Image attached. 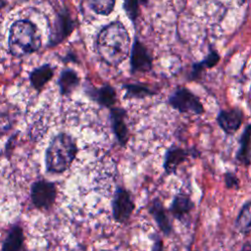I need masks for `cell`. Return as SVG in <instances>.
Instances as JSON below:
<instances>
[{
  "mask_svg": "<svg viewBox=\"0 0 251 251\" xmlns=\"http://www.w3.org/2000/svg\"><path fill=\"white\" fill-rule=\"evenodd\" d=\"M4 3H5V1H4V0H0V9L4 6Z\"/></svg>",
  "mask_w": 251,
  "mask_h": 251,
  "instance_id": "obj_30",
  "label": "cell"
},
{
  "mask_svg": "<svg viewBox=\"0 0 251 251\" xmlns=\"http://www.w3.org/2000/svg\"><path fill=\"white\" fill-rule=\"evenodd\" d=\"M236 228L244 233L251 231V202L246 203L240 210L236 222Z\"/></svg>",
  "mask_w": 251,
  "mask_h": 251,
  "instance_id": "obj_19",
  "label": "cell"
},
{
  "mask_svg": "<svg viewBox=\"0 0 251 251\" xmlns=\"http://www.w3.org/2000/svg\"><path fill=\"white\" fill-rule=\"evenodd\" d=\"M24 231L20 225L11 226L2 244V251H20L23 247Z\"/></svg>",
  "mask_w": 251,
  "mask_h": 251,
  "instance_id": "obj_14",
  "label": "cell"
},
{
  "mask_svg": "<svg viewBox=\"0 0 251 251\" xmlns=\"http://www.w3.org/2000/svg\"><path fill=\"white\" fill-rule=\"evenodd\" d=\"M198 151L195 148L183 149L180 147H171L165 155L164 169L167 174H175L178 165L183 163L189 156L196 157Z\"/></svg>",
  "mask_w": 251,
  "mask_h": 251,
  "instance_id": "obj_9",
  "label": "cell"
},
{
  "mask_svg": "<svg viewBox=\"0 0 251 251\" xmlns=\"http://www.w3.org/2000/svg\"><path fill=\"white\" fill-rule=\"evenodd\" d=\"M239 144L236 159L240 163L248 166L251 162V124L244 128Z\"/></svg>",
  "mask_w": 251,
  "mask_h": 251,
  "instance_id": "obj_15",
  "label": "cell"
},
{
  "mask_svg": "<svg viewBox=\"0 0 251 251\" xmlns=\"http://www.w3.org/2000/svg\"><path fill=\"white\" fill-rule=\"evenodd\" d=\"M149 212L155 219L160 229L166 234L169 235L172 232V224L169 220V217L166 213V210L159 199H154L149 207Z\"/></svg>",
  "mask_w": 251,
  "mask_h": 251,
  "instance_id": "obj_11",
  "label": "cell"
},
{
  "mask_svg": "<svg viewBox=\"0 0 251 251\" xmlns=\"http://www.w3.org/2000/svg\"><path fill=\"white\" fill-rule=\"evenodd\" d=\"M130 66L133 73H146L152 69V57L137 38H135L131 49Z\"/></svg>",
  "mask_w": 251,
  "mask_h": 251,
  "instance_id": "obj_7",
  "label": "cell"
},
{
  "mask_svg": "<svg viewBox=\"0 0 251 251\" xmlns=\"http://www.w3.org/2000/svg\"><path fill=\"white\" fill-rule=\"evenodd\" d=\"M73 29V21L66 11L58 15L54 28L52 30V41L55 43L63 40Z\"/></svg>",
  "mask_w": 251,
  "mask_h": 251,
  "instance_id": "obj_12",
  "label": "cell"
},
{
  "mask_svg": "<svg viewBox=\"0 0 251 251\" xmlns=\"http://www.w3.org/2000/svg\"><path fill=\"white\" fill-rule=\"evenodd\" d=\"M193 208V203L187 195H176L172 203L171 212L176 219H181Z\"/></svg>",
  "mask_w": 251,
  "mask_h": 251,
  "instance_id": "obj_17",
  "label": "cell"
},
{
  "mask_svg": "<svg viewBox=\"0 0 251 251\" xmlns=\"http://www.w3.org/2000/svg\"><path fill=\"white\" fill-rule=\"evenodd\" d=\"M9 49L15 57H23L36 51L41 44L36 26L29 21L15 22L9 32Z\"/></svg>",
  "mask_w": 251,
  "mask_h": 251,
  "instance_id": "obj_3",
  "label": "cell"
},
{
  "mask_svg": "<svg viewBox=\"0 0 251 251\" xmlns=\"http://www.w3.org/2000/svg\"><path fill=\"white\" fill-rule=\"evenodd\" d=\"M112 123L114 132L122 145H125L128 139V130L125 121L126 113L122 109L115 108L112 110Z\"/></svg>",
  "mask_w": 251,
  "mask_h": 251,
  "instance_id": "obj_13",
  "label": "cell"
},
{
  "mask_svg": "<svg viewBox=\"0 0 251 251\" xmlns=\"http://www.w3.org/2000/svg\"><path fill=\"white\" fill-rule=\"evenodd\" d=\"M219 62H220V54L216 50L210 49L209 54L202 61L196 62L191 66V71L188 75V79L191 81L197 80L202 76L203 73L206 70L215 67Z\"/></svg>",
  "mask_w": 251,
  "mask_h": 251,
  "instance_id": "obj_10",
  "label": "cell"
},
{
  "mask_svg": "<svg viewBox=\"0 0 251 251\" xmlns=\"http://www.w3.org/2000/svg\"><path fill=\"white\" fill-rule=\"evenodd\" d=\"M93 97L96 98L97 102L103 106H113L116 101L115 89L109 85H105L99 89H95Z\"/></svg>",
  "mask_w": 251,
  "mask_h": 251,
  "instance_id": "obj_20",
  "label": "cell"
},
{
  "mask_svg": "<svg viewBox=\"0 0 251 251\" xmlns=\"http://www.w3.org/2000/svg\"><path fill=\"white\" fill-rule=\"evenodd\" d=\"M225 180H226V184L228 188L230 187H236L238 185V179L235 176V175L231 174V173H226L225 176Z\"/></svg>",
  "mask_w": 251,
  "mask_h": 251,
  "instance_id": "obj_25",
  "label": "cell"
},
{
  "mask_svg": "<svg viewBox=\"0 0 251 251\" xmlns=\"http://www.w3.org/2000/svg\"><path fill=\"white\" fill-rule=\"evenodd\" d=\"M130 39L125 25L114 22L104 26L97 37V50L108 65L116 67L128 55Z\"/></svg>",
  "mask_w": 251,
  "mask_h": 251,
  "instance_id": "obj_1",
  "label": "cell"
},
{
  "mask_svg": "<svg viewBox=\"0 0 251 251\" xmlns=\"http://www.w3.org/2000/svg\"><path fill=\"white\" fill-rule=\"evenodd\" d=\"M76 154L74 138L67 133L56 135L45 153L46 170L52 174H61L70 168Z\"/></svg>",
  "mask_w": 251,
  "mask_h": 251,
  "instance_id": "obj_2",
  "label": "cell"
},
{
  "mask_svg": "<svg viewBox=\"0 0 251 251\" xmlns=\"http://www.w3.org/2000/svg\"><path fill=\"white\" fill-rule=\"evenodd\" d=\"M152 251H163V242L161 238L156 234L154 236V244H153Z\"/></svg>",
  "mask_w": 251,
  "mask_h": 251,
  "instance_id": "obj_26",
  "label": "cell"
},
{
  "mask_svg": "<svg viewBox=\"0 0 251 251\" xmlns=\"http://www.w3.org/2000/svg\"><path fill=\"white\" fill-rule=\"evenodd\" d=\"M241 251H251V244H250V243H246V244L242 247Z\"/></svg>",
  "mask_w": 251,
  "mask_h": 251,
  "instance_id": "obj_27",
  "label": "cell"
},
{
  "mask_svg": "<svg viewBox=\"0 0 251 251\" xmlns=\"http://www.w3.org/2000/svg\"><path fill=\"white\" fill-rule=\"evenodd\" d=\"M138 3L139 0H125V9L131 21H135L138 15Z\"/></svg>",
  "mask_w": 251,
  "mask_h": 251,
  "instance_id": "obj_23",
  "label": "cell"
},
{
  "mask_svg": "<svg viewBox=\"0 0 251 251\" xmlns=\"http://www.w3.org/2000/svg\"><path fill=\"white\" fill-rule=\"evenodd\" d=\"M246 1H247V0H237V2H238V4H239V5L244 4Z\"/></svg>",
  "mask_w": 251,
  "mask_h": 251,
  "instance_id": "obj_29",
  "label": "cell"
},
{
  "mask_svg": "<svg viewBox=\"0 0 251 251\" xmlns=\"http://www.w3.org/2000/svg\"><path fill=\"white\" fill-rule=\"evenodd\" d=\"M11 127L10 116L0 110V135L4 134Z\"/></svg>",
  "mask_w": 251,
  "mask_h": 251,
  "instance_id": "obj_24",
  "label": "cell"
},
{
  "mask_svg": "<svg viewBox=\"0 0 251 251\" xmlns=\"http://www.w3.org/2000/svg\"><path fill=\"white\" fill-rule=\"evenodd\" d=\"M243 112L238 108L221 110L217 116L219 126L227 134H232L239 129L243 123Z\"/></svg>",
  "mask_w": 251,
  "mask_h": 251,
  "instance_id": "obj_8",
  "label": "cell"
},
{
  "mask_svg": "<svg viewBox=\"0 0 251 251\" xmlns=\"http://www.w3.org/2000/svg\"><path fill=\"white\" fill-rule=\"evenodd\" d=\"M92 10L100 15H109L114 7L116 0H88Z\"/></svg>",
  "mask_w": 251,
  "mask_h": 251,
  "instance_id": "obj_21",
  "label": "cell"
},
{
  "mask_svg": "<svg viewBox=\"0 0 251 251\" xmlns=\"http://www.w3.org/2000/svg\"><path fill=\"white\" fill-rule=\"evenodd\" d=\"M149 1H150V0H139V2L142 3V4H144V5H145V4H148Z\"/></svg>",
  "mask_w": 251,
  "mask_h": 251,
  "instance_id": "obj_28",
  "label": "cell"
},
{
  "mask_svg": "<svg viewBox=\"0 0 251 251\" xmlns=\"http://www.w3.org/2000/svg\"><path fill=\"white\" fill-rule=\"evenodd\" d=\"M56 186L53 182L41 179L35 181L30 190V197L33 205L39 209L50 208L56 199Z\"/></svg>",
  "mask_w": 251,
  "mask_h": 251,
  "instance_id": "obj_5",
  "label": "cell"
},
{
  "mask_svg": "<svg viewBox=\"0 0 251 251\" xmlns=\"http://www.w3.org/2000/svg\"><path fill=\"white\" fill-rule=\"evenodd\" d=\"M78 82L79 78L76 73L73 70H65L64 72H62L60 78L58 80L60 91L64 95L72 93L75 90V88L78 85Z\"/></svg>",
  "mask_w": 251,
  "mask_h": 251,
  "instance_id": "obj_16",
  "label": "cell"
},
{
  "mask_svg": "<svg viewBox=\"0 0 251 251\" xmlns=\"http://www.w3.org/2000/svg\"><path fill=\"white\" fill-rule=\"evenodd\" d=\"M126 95H129L131 97L142 98L155 94V92L152 91L150 88L141 84H127L126 85Z\"/></svg>",
  "mask_w": 251,
  "mask_h": 251,
  "instance_id": "obj_22",
  "label": "cell"
},
{
  "mask_svg": "<svg viewBox=\"0 0 251 251\" xmlns=\"http://www.w3.org/2000/svg\"><path fill=\"white\" fill-rule=\"evenodd\" d=\"M113 216L118 223H126L130 218L134 209V204L131 196L124 187H118L114 194L112 202Z\"/></svg>",
  "mask_w": 251,
  "mask_h": 251,
  "instance_id": "obj_6",
  "label": "cell"
},
{
  "mask_svg": "<svg viewBox=\"0 0 251 251\" xmlns=\"http://www.w3.org/2000/svg\"><path fill=\"white\" fill-rule=\"evenodd\" d=\"M53 75V70L49 65L41 66L35 70H33L30 74L29 79L31 82V85L37 89L40 90L44 84L52 77Z\"/></svg>",
  "mask_w": 251,
  "mask_h": 251,
  "instance_id": "obj_18",
  "label": "cell"
},
{
  "mask_svg": "<svg viewBox=\"0 0 251 251\" xmlns=\"http://www.w3.org/2000/svg\"><path fill=\"white\" fill-rule=\"evenodd\" d=\"M168 102L175 110L182 114L192 113L200 116L204 113V107L199 97L185 87L176 88L169 96Z\"/></svg>",
  "mask_w": 251,
  "mask_h": 251,
  "instance_id": "obj_4",
  "label": "cell"
}]
</instances>
